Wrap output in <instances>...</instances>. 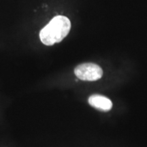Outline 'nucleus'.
<instances>
[{"label": "nucleus", "mask_w": 147, "mask_h": 147, "mask_svg": "<svg viewBox=\"0 0 147 147\" xmlns=\"http://www.w3.org/2000/svg\"><path fill=\"white\" fill-rule=\"evenodd\" d=\"M71 29V23L68 18L57 16L40 31V38L44 45L52 46L61 42Z\"/></svg>", "instance_id": "obj_1"}, {"label": "nucleus", "mask_w": 147, "mask_h": 147, "mask_svg": "<svg viewBox=\"0 0 147 147\" xmlns=\"http://www.w3.org/2000/svg\"><path fill=\"white\" fill-rule=\"evenodd\" d=\"M74 73L79 79L84 81H95L103 76V70L100 66L92 63L78 65L74 69Z\"/></svg>", "instance_id": "obj_2"}, {"label": "nucleus", "mask_w": 147, "mask_h": 147, "mask_svg": "<svg viewBox=\"0 0 147 147\" xmlns=\"http://www.w3.org/2000/svg\"><path fill=\"white\" fill-rule=\"evenodd\" d=\"M89 104L102 111H109L113 107V103L110 99L101 95H93L89 98Z\"/></svg>", "instance_id": "obj_3"}]
</instances>
